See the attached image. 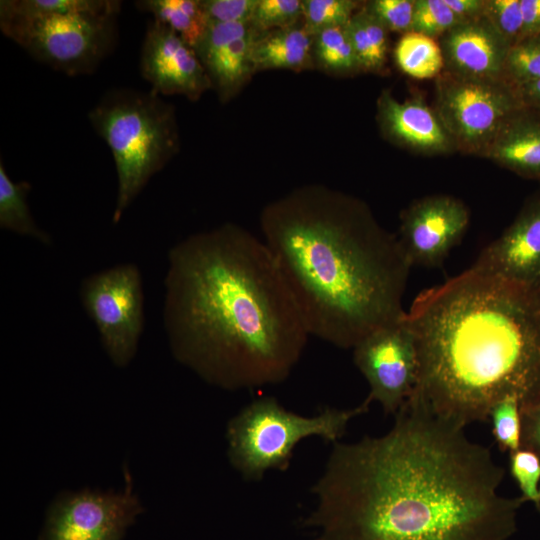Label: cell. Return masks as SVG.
I'll return each mask as SVG.
<instances>
[{
	"instance_id": "36",
	"label": "cell",
	"mask_w": 540,
	"mask_h": 540,
	"mask_svg": "<svg viewBox=\"0 0 540 540\" xmlns=\"http://www.w3.org/2000/svg\"><path fill=\"white\" fill-rule=\"evenodd\" d=\"M448 7L463 21L483 16L486 0H444Z\"/></svg>"
},
{
	"instance_id": "24",
	"label": "cell",
	"mask_w": 540,
	"mask_h": 540,
	"mask_svg": "<svg viewBox=\"0 0 540 540\" xmlns=\"http://www.w3.org/2000/svg\"><path fill=\"white\" fill-rule=\"evenodd\" d=\"M313 53L319 64L332 72L361 70L345 26L327 28L316 33Z\"/></svg>"
},
{
	"instance_id": "22",
	"label": "cell",
	"mask_w": 540,
	"mask_h": 540,
	"mask_svg": "<svg viewBox=\"0 0 540 540\" xmlns=\"http://www.w3.org/2000/svg\"><path fill=\"white\" fill-rule=\"evenodd\" d=\"M345 30L361 70L381 71L387 61L388 30L363 5L351 17Z\"/></svg>"
},
{
	"instance_id": "21",
	"label": "cell",
	"mask_w": 540,
	"mask_h": 540,
	"mask_svg": "<svg viewBox=\"0 0 540 540\" xmlns=\"http://www.w3.org/2000/svg\"><path fill=\"white\" fill-rule=\"evenodd\" d=\"M30 190L29 182L13 181L0 162V227L51 245V236L37 225L29 209L27 199Z\"/></svg>"
},
{
	"instance_id": "20",
	"label": "cell",
	"mask_w": 540,
	"mask_h": 540,
	"mask_svg": "<svg viewBox=\"0 0 540 540\" xmlns=\"http://www.w3.org/2000/svg\"><path fill=\"white\" fill-rule=\"evenodd\" d=\"M136 8L152 15L195 49L205 35L210 19L201 0H139Z\"/></svg>"
},
{
	"instance_id": "26",
	"label": "cell",
	"mask_w": 540,
	"mask_h": 540,
	"mask_svg": "<svg viewBox=\"0 0 540 540\" xmlns=\"http://www.w3.org/2000/svg\"><path fill=\"white\" fill-rule=\"evenodd\" d=\"M360 6L353 0H304V27L312 34L332 27H344Z\"/></svg>"
},
{
	"instance_id": "33",
	"label": "cell",
	"mask_w": 540,
	"mask_h": 540,
	"mask_svg": "<svg viewBox=\"0 0 540 540\" xmlns=\"http://www.w3.org/2000/svg\"><path fill=\"white\" fill-rule=\"evenodd\" d=\"M364 5L388 31L402 35L412 31L415 0H373Z\"/></svg>"
},
{
	"instance_id": "3",
	"label": "cell",
	"mask_w": 540,
	"mask_h": 540,
	"mask_svg": "<svg viewBox=\"0 0 540 540\" xmlns=\"http://www.w3.org/2000/svg\"><path fill=\"white\" fill-rule=\"evenodd\" d=\"M260 226L310 336L352 349L404 317L412 265L365 202L301 187L268 204Z\"/></svg>"
},
{
	"instance_id": "17",
	"label": "cell",
	"mask_w": 540,
	"mask_h": 540,
	"mask_svg": "<svg viewBox=\"0 0 540 540\" xmlns=\"http://www.w3.org/2000/svg\"><path fill=\"white\" fill-rule=\"evenodd\" d=\"M438 42L444 70L466 78L502 79L511 45L484 16L458 24Z\"/></svg>"
},
{
	"instance_id": "28",
	"label": "cell",
	"mask_w": 540,
	"mask_h": 540,
	"mask_svg": "<svg viewBox=\"0 0 540 540\" xmlns=\"http://www.w3.org/2000/svg\"><path fill=\"white\" fill-rule=\"evenodd\" d=\"M492 435L501 451L521 448V406L517 397L507 396L496 402L490 412Z\"/></svg>"
},
{
	"instance_id": "35",
	"label": "cell",
	"mask_w": 540,
	"mask_h": 540,
	"mask_svg": "<svg viewBox=\"0 0 540 540\" xmlns=\"http://www.w3.org/2000/svg\"><path fill=\"white\" fill-rule=\"evenodd\" d=\"M521 448L540 456V399L521 409Z\"/></svg>"
},
{
	"instance_id": "16",
	"label": "cell",
	"mask_w": 540,
	"mask_h": 540,
	"mask_svg": "<svg viewBox=\"0 0 540 540\" xmlns=\"http://www.w3.org/2000/svg\"><path fill=\"white\" fill-rule=\"evenodd\" d=\"M377 106L382 132L395 144L425 155L456 151L454 141L435 109L421 96L399 101L384 90Z\"/></svg>"
},
{
	"instance_id": "2",
	"label": "cell",
	"mask_w": 540,
	"mask_h": 540,
	"mask_svg": "<svg viewBox=\"0 0 540 540\" xmlns=\"http://www.w3.org/2000/svg\"><path fill=\"white\" fill-rule=\"evenodd\" d=\"M163 326L178 362L229 391L285 381L310 336L263 240L231 223L169 250Z\"/></svg>"
},
{
	"instance_id": "27",
	"label": "cell",
	"mask_w": 540,
	"mask_h": 540,
	"mask_svg": "<svg viewBox=\"0 0 540 540\" xmlns=\"http://www.w3.org/2000/svg\"><path fill=\"white\" fill-rule=\"evenodd\" d=\"M118 0H1L0 12L20 15H42L67 12H101Z\"/></svg>"
},
{
	"instance_id": "12",
	"label": "cell",
	"mask_w": 540,
	"mask_h": 540,
	"mask_svg": "<svg viewBox=\"0 0 540 540\" xmlns=\"http://www.w3.org/2000/svg\"><path fill=\"white\" fill-rule=\"evenodd\" d=\"M469 210L458 198L437 194L411 203L401 214L398 239L412 266L439 267L463 238Z\"/></svg>"
},
{
	"instance_id": "5",
	"label": "cell",
	"mask_w": 540,
	"mask_h": 540,
	"mask_svg": "<svg viewBox=\"0 0 540 540\" xmlns=\"http://www.w3.org/2000/svg\"><path fill=\"white\" fill-rule=\"evenodd\" d=\"M88 119L113 156L116 225L151 177L178 151L174 107L150 90L114 88L90 109Z\"/></svg>"
},
{
	"instance_id": "39",
	"label": "cell",
	"mask_w": 540,
	"mask_h": 540,
	"mask_svg": "<svg viewBox=\"0 0 540 540\" xmlns=\"http://www.w3.org/2000/svg\"><path fill=\"white\" fill-rule=\"evenodd\" d=\"M538 290H539V293H540V288Z\"/></svg>"
},
{
	"instance_id": "29",
	"label": "cell",
	"mask_w": 540,
	"mask_h": 540,
	"mask_svg": "<svg viewBox=\"0 0 540 540\" xmlns=\"http://www.w3.org/2000/svg\"><path fill=\"white\" fill-rule=\"evenodd\" d=\"M460 23L444 0H415L413 32L438 40Z\"/></svg>"
},
{
	"instance_id": "13",
	"label": "cell",
	"mask_w": 540,
	"mask_h": 540,
	"mask_svg": "<svg viewBox=\"0 0 540 540\" xmlns=\"http://www.w3.org/2000/svg\"><path fill=\"white\" fill-rule=\"evenodd\" d=\"M140 72L157 95L181 94L197 100L212 88L195 50L166 25L151 19L140 53Z\"/></svg>"
},
{
	"instance_id": "19",
	"label": "cell",
	"mask_w": 540,
	"mask_h": 540,
	"mask_svg": "<svg viewBox=\"0 0 540 540\" xmlns=\"http://www.w3.org/2000/svg\"><path fill=\"white\" fill-rule=\"evenodd\" d=\"M314 35L304 26L258 34L252 53L254 70L302 69L312 60Z\"/></svg>"
},
{
	"instance_id": "14",
	"label": "cell",
	"mask_w": 540,
	"mask_h": 540,
	"mask_svg": "<svg viewBox=\"0 0 540 540\" xmlns=\"http://www.w3.org/2000/svg\"><path fill=\"white\" fill-rule=\"evenodd\" d=\"M472 266L540 288V189L526 199L513 222L481 251Z\"/></svg>"
},
{
	"instance_id": "11",
	"label": "cell",
	"mask_w": 540,
	"mask_h": 540,
	"mask_svg": "<svg viewBox=\"0 0 540 540\" xmlns=\"http://www.w3.org/2000/svg\"><path fill=\"white\" fill-rule=\"evenodd\" d=\"M352 350L354 363L369 385L365 401L377 402L394 416L414 393L419 375L415 338L404 317L373 331Z\"/></svg>"
},
{
	"instance_id": "25",
	"label": "cell",
	"mask_w": 540,
	"mask_h": 540,
	"mask_svg": "<svg viewBox=\"0 0 540 540\" xmlns=\"http://www.w3.org/2000/svg\"><path fill=\"white\" fill-rule=\"evenodd\" d=\"M501 78L514 87L540 80V34L526 36L510 46Z\"/></svg>"
},
{
	"instance_id": "30",
	"label": "cell",
	"mask_w": 540,
	"mask_h": 540,
	"mask_svg": "<svg viewBox=\"0 0 540 540\" xmlns=\"http://www.w3.org/2000/svg\"><path fill=\"white\" fill-rule=\"evenodd\" d=\"M301 17L300 0H258L250 23L262 33L295 26Z\"/></svg>"
},
{
	"instance_id": "8",
	"label": "cell",
	"mask_w": 540,
	"mask_h": 540,
	"mask_svg": "<svg viewBox=\"0 0 540 540\" xmlns=\"http://www.w3.org/2000/svg\"><path fill=\"white\" fill-rule=\"evenodd\" d=\"M434 109L456 150L482 156L507 120L523 104L502 79L461 77L446 70L436 78Z\"/></svg>"
},
{
	"instance_id": "7",
	"label": "cell",
	"mask_w": 540,
	"mask_h": 540,
	"mask_svg": "<svg viewBox=\"0 0 540 540\" xmlns=\"http://www.w3.org/2000/svg\"><path fill=\"white\" fill-rule=\"evenodd\" d=\"M122 2L101 12H0L2 33L35 60L68 76L92 74L113 52Z\"/></svg>"
},
{
	"instance_id": "10",
	"label": "cell",
	"mask_w": 540,
	"mask_h": 540,
	"mask_svg": "<svg viewBox=\"0 0 540 540\" xmlns=\"http://www.w3.org/2000/svg\"><path fill=\"white\" fill-rule=\"evenodd\" d=\"M120 491L66 492L49 506L39 540H121L143 512L125 469Z\"/></svg>"
},
{
	"instance_id": "34",
	"label": "cell",
	"mask_w": 540,
	"mask_h": 540,
	"mask_svg": "<svg viewBox=\"0 0 540 540\" xmlns=\"http://www.w3.org/2000/svg\"><path fill=\"white\" fill-rule=\"evenodd\" d=\"M214 22L250 23L258 0H201Z\"/></svg>"
},
{
	"instance_id": "15",
	"label": "cell",
	"mask_w": 540,
	"mask_h": 540,
	"mask_svg": "<svg viewBox=\"0 0 540 540\" xmlns=\"http://www.w3.org/2000/svg\"><path fill=\"white\" fill-rule=\"evenodd\" d=\"M258 34L251 23L210 21L194 49L221 101L231 98L254 71L252 53Z\"/></svg>"
},
{
	"instance_id": "1",
	"label": "cell",
	"mask_w": 540,
	"mask_h": 540,
	"mask_svg": "<svg viewBox=\"0 0 540 540\" xmlns=\"http://www.w3.org/2000/svg\"><path fill=\"white\" fill-rule=\"evenodd\" d=\"M465 427L408 400L379 436L338 441L312 486L314 540H510L520 497Z\"/></svg>"
},
{
	"instance_id": "4",
	"label": "cell",
	"mask_w": 540,
	"mask_h": 540,
	"mask_svg": "<svg viewBox=\"0 0 540 540\" xmlns=\"http://www.w3.org/2000/svg\"><path fill=\"white\" fill-rule=\"evenodd\" d=\"M404 319L419 358L410 397L460 426L515 396L540 399V293L471 266L421 292Z\"/></svg>"
},
{
	"instance_id": "37",
	"label": "cell",
	"mask_w": 540,
	"mask_h": 540,
	"mask_svg": "<svg viewBox=\"0 0 540 540\" xmlns=\"http://www.w3.org/2000/svg\"><path fill=\"white\" fill-rule=\"evenodd\" d=\"M520 4L524 37L540 34V0H520Z\"/></svg>"
},
{
	"instance_id": "32",
	"label": "cell",
	"mask_w": 540,
	"mask_h": 540,
	"mask_svg": "<svg viewBox=\"0 0 540 540\" xmlns=\"http://www.w3.org/2000/svg\"><path fill=\"white\" fill-rule=\"evenodd\" d=\"M483 16L510 45L524 37L520 0H486Z\"/></svg>"
},
{
	"instance_id": "31",
	"label": "cell",
	"mask_w": 540,
	"mask_h": 540,
	"mask_svg": "<svg viewBox=\"0 0 540 540\" xmlns=\"http://www.w3.org/2000/svg\"><path fill=\"white\" fill-rule=\"evenodd\" d=\"M510 473L524 501L532 502L540 511V456L520 448L510 453Z\"/></svg>"
},
{
	"instance_id": "9",
	"label": "cell",
	"mask_w": 540,
	"mask_h": 540,
	"mask_svg": "<svg viewBox=\"0 0 540 540\" xmlns=\"http://www.w3.org/2000/svg\"><path fill=\"white\" fill-rule=\"evenodd\" d=\"M80 300L111 362L124 368L133 360L144 329L141 271L121 263L83 279Z\"/></svg>"
},
{
	"instance_id": "23",
	"label": "cell",
	"mask_w": 540,
	"mask_h": 540,
	"mask_svg": "<svg viewBox=\"0 0 540 540\" xmlns=\"http://www.w3.org/2000/svg\"><path fill=\"white\" fill-rule=\"evenodd\" d=\"M394 58L399 69L414 79L437 78L445 68L438 40L413 31L400 37Z\"/></svg>"
},
{
	"instance_id": "18",
	"label": "cell",
	"mask_w": 540,
	"mask_h": 540,
	"mask_svg": "<svg viewBox=\"0 0 540 540\" xmlns=\"http://www.w3.org/2000/svg\"><path fill=\"white\" fill-rule=\"evenodd\" d=\"M482 157L518 176L540 181V110L523 106L516 111Z\"/></svg>"
},
{
	"instance_id": "6",
	"label": "cell",
	"mask_w": 540,
	"mask_h": 540,
	"mask_svg": "<svg viewBox=\"0 0 540 540\" xmlns=\"http://www.w3.org/2000/svg\"><path fill=\"white\" fill-rule=\"evenodd\" d=\"M363 401L353 408L326 407L304 416L286 409L271 396L244 406L227 423V456L231 466L249 482H258L271 470L286 471L298 444L319 437L331 444L340 441L349 423L368 411Z\"/></svg>"
},
{
	"instance_id": "38",
	"label": "cell",
	"mask_w": 540,
	"mask_h": 540,
	"mask_svg": "<svg viewBox=\"0 0 540 540\" xmlns=\"http://www.w3.org/2000/svg\"><path fill=\"white\" fill-rule=\"evenodd\" d=\"M515 88L523 106L540 110V80Z\"/></svg>"
}]
</instances>
